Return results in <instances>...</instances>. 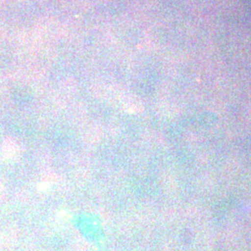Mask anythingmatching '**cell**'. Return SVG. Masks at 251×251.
Segmentation results:
<instances>
[{
	"instance_id": "obj_1",
	"label": "cell",
	"mask_w": 251,
	"mask_h": 251,
	"mask_svg": "<svg viewBox=\"0 0 251 251\" xmlns=\"http://www.w3.org/2000/svg\"><path fill=\"white\" fill-rule=\"evenodd\" d=\"M18 145L12 141L6 142L3 146V153L7 158H12L18 152Z\"/></svg>"
}]
</instances>
